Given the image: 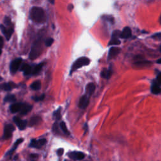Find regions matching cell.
I'll return each mask as SVG.
<instances>
[{
    "label": "cell",
    "instance_id": "obj_12",
    "mask_svg": "<svg viewBox=\"0 0 161 161\" xmlns=\"http://www.w3.org/2000/svg\"><path fill=\"white\" fill-rule=\"evenodd\" d=\"M131 36V30L129 27H125L122 32H121L120 38H129Z\"/></svg>",
    "mask_w": 161,
    "mask_h": 161
},
{
    "label": "cell",
    "instance_id": "obj_44",
    "mask_svg": "<svg viewBox=\"0 0 161 161\" xmlns=\"http://www.w3.org/2000/svg\"><path fill=\"white\" fill-rule=\"evenodd\" d=\"M160 21H161V18H160Z\"/></svg>",
    "mask_w": 161,
    "mask_h": 161
},
{
    "label": "cell",
    "instance_id": "obj_5",
    "mask_svg": "<svg viewBox=\"0 0 161 161\" xmlns=\"http://www.w3.org/2000/svg\"><path fill=\"white\" fill-rule=\"evenodd\" d=\"M21 62H22V60L21 58H17L12 62L10 64V71L12 74H15V72H17L20 67Z\"/></svg>",
    "mask_w": 161,
    "mask_h": 161
},
{
    "label": "cell",
    "instance_id": "obj_16",
    "mask_svg": "<svg viewBox=\"0 0 161 161\" xmlns=\"http://www.w3.org/2000/svg\"><path fill=\"white\" fill-rule=\"evenodd\" d=\"M94 90H95V85L93 83H89L86 86V93H87L88 96H91V94L93 93Z\"/></svg>",
    "mask_w": 161,
    "mask_h": 161
},
{
    "label": "cell",
    "instance_id": "obj_18",
    "mask_svg": "<svg viewBox=\"0 0 161 161\" xmlns=\"http://www.w3.org/2000/svg\"><path fill=\"white\" fill-rule=\"evenodd\" d=\"M111 74H112V71L110 69H103L101 73V75L103 77H104L105 79H109L110 77H111Z\"/></svg>",
    "mask_w": 161,
    "mask_h": 161
},
{
    "label": "cell",
    "instance_id": "obj_36",
    "mask_svg": "<svg viewBox=\"0 0 161 161\" xmlns=\"http://www.w3.org/2000/svg\"><path fill=\"white\" fill-rule=\"evenodd\" d=\"M3 38L2 37L0 36V49H1V48L3 47Z\"/></svg>",
    "mask_w": 161,
    "mask_h": 161
},
{
    "label": "cell",
    "instance_id": "obj_24",
    "mask_svg": "<svg viewBox=\"0 0 161 161\" xmlns=\"http://www.w3.org/2000/svg\"><path fill=\"white\" fill-rule=\"evenodd\" d=\"M4 102H8V103H13L14 102L16 101V97L13 94H10V95H8L4 97Z\"/></svg>",
    "mask_w": 161,
    "mask_h": 161
},
{
    "label": "cell",
    "instance_id": "obj_40",
    "mask_svg": "<svg viewBox=\"0 0 161 161\" xmlns=\"http://www.w3.org/2000/svg\"><path fill=\"white\" fill-rule=\"evenodd\" d=\"M157 64H161V58H160V59H158V60H157Z\"/></svg>",
    "mask_w": 161,
    "mask_h": 161
},
{
    "label": "cell",
    "instance_id": "obj_23",
    "mask_svg": "<svg viewBox=\"0 0 161 161\" xmlns=\"http://www.w3.org/2000/svg\"><path fill=\"white\" fill-rule=\"evenodd\" d=\"M23 141H24V140H23V139H18V140H17L16 141V142H15V144H14L13 147L12 148V149L10 151H9L7 153V155H10V154H13V152L15 151V150H16V148H17V147H18V145H19L20 144V143H21V142H23Z\"/></svg>",
    "mask_w": 161,
    "mask_h": 161
},
{
    "label": "cell",
    "instance_id": "obj_31",
    "mask_svg": "<svg viewBox=\"0 0 161 161\" xmlns=\"http://www.w3.org/2000/svg\"><path fill=\"white\" fill-rule=\"evenodd\" d=\"M45 97V94H42V95L40 96H35L33 97V99L35 101H42Z\"/></svg>",
    "mask_w": 161,
    "mask_h": 161
},
{
    "label": "cell",
    "instance_id": "obj_28",
    "mask_svg": "<svg viewBox=\"0 0 161 161\" xmlns=\"http://www.w3.org/2000/svg\"><path fill=\"white\" fill-rule=\"evenodd\" d=\"M53 116L54 118L57 119V120H59L61 118V114H60V108H59L57 110H56L54 113Z\"/></svg>",
    "mask_w": 161,
    "mask_h": 161
},
{
    "label": "cell",
    "instance_id": "obj_21",
    "mask_svg": "<svg viewBox=\"0 0 161 161\" xmlns=\"http://www.w3.org/2000/svg\"><path fill=\"white\" fill-rule=\"evenodd\" d=\"M13 83H4V84L1 85L0 88H1V89H3L4 91H10L12 90V88H13Z\"/></svg>",
    "mask_w": 161,
    "mask_h": 161
},
{
    "label": "cell",
    "instance_id": "obj_15",
    "mask_svg": "<svg viewBox=\"0 0 161 161\" xmlns=\"http://www.w3.org/2000/svg\"><path fill=\"white\" fill-rule=\"evenodd\" d=\"M151 91L154 94H158L161 92V88L157 83H153L151 87Z\"/></svg>",
    "mask_w": 161,
    "mask_h": 161
},
{
    "label": "cell",
    "instance_id": "obj_39",
    "mask_svg": "<svg viewBox=\"0 0 161 161\" xmlns=\"http://www.w3.org/2000/svg\"><path fill=\"white\" fill-rule=\"evenodd\" d=\"M47 1H49L52 4H54L55 3V0H47Z\"/></svg>",
    "mask_w": 161,
    "mask_h": 161
},
{
    "label": "cell",
    "instance_id": "obj_26",
    "mask_svg": "<svg viewBox=\"0 0 161 161\" xmlns=\"http://www.w3.org/2000/svg\"><path fill=\"white\" fill-rule=\"evenodd\" d=\"M60 127L61 128L62 130L63 131V132L65 133L66 134H69V131H68L66 123H65L64 122H62L61 123H60Z\"/></svg>",
    "mask_w": 161,
    "mask_h": 161
},
{
    "label": "cell",
    "instance_id": "obj_13",
    "mask_svg": "<svg viewBox=\"0 0 161 161\" xmlns=\"http://www.w3.org/2000/svg\"><path fill=\"white\" fill-rule=\"evenodd\" d=\"M23 103H13L10 106V111L12 113H17L18 111H20L21 110V108L22 107Z\"/></svg>",
    "mask_w": 161,
    "mask_h": 161
},
{
    "label": "cell",
    "instance_id": "obj_17",
    "mask_svg": "<svg viewBox=\"0 0 161 161\" xmlns=\"http://www.w3.org/2000/svg\"><path fill=\"white\" fill-rule=\"evenodd\" d=\"M21 71L24 72L25 75H29L32 72V69L29 65L28 64H24V66L21 67Z\"/></svg>",
    "mask_w": 161,
    "mask_h": 161
},
{
    "label": "cell",
    "instance_id": "obj_3",
    "mask_svg": "<svg viewBox=\"0 0 161 161\" xmlns=\"http://www.w3.org/2000/svg\"><path fill=\"white\" fill-rule=\"evenodd\" d=\"M90 63V60L86 57H82L79 58L78 59H77L74 62V63L72 65V67H71V74H72V72H74L75 71H76L77 69H79L81 67L83 66H88Z\"/></svg>",
    "mask_w": 161,
    "mask_h": 161
},
{
    "label": "cell",
    "instance_id": "obj_19",
    "mask_svg": "<svg viewBox=\"0 0 161 161\" xmlns=\"http://www.w3.org/2000/svg\"><path fill=\"white\" fill-rule=\"evenodd\" d=\"M40 121H41L40 117H37V116H36V117H33L30 119V122H29V125H30V126H34V125H37L38 123H39Z\"/></svg>",
    "mask_w": 161,
    "mask_h": 161
},
{
    "label": "cell",
    "instance_id": "obj_30",
    "mask_svg": "<svg viewBox=\"0 0 161 161\" xmlns=\"http://www.w3.org/2000/svg\"><path fill=\"white\" fill-rule=\"evenodd\" d=\"M121 35V32L119 30H115L112 33V38H118L120 37Z\"/></svg>",
    "mask_w": 161,
    "mask_h": 161
},
{
    "label": "cell",
    "instance_id": "obj_35",
    "mask_svg": "<svg viewBox=\"0 0 161 161\" xmlns=\"http://www.w3.org/2000/svg\"><path fill=\"white\" fill-rule=\"evenodd\" d=\"M157 83L159 85H161V72L158 74L157 77Z\"/></svg>",
    "mask_w": 161,
    "mask_h": 161
},
{
    "label": "cell",
    "instance_id": "obj_43",
    "mask_svg": "<svg viewBox=\"0 0 161 161\" xmlns=\"http://www.w3.org/2000/svg\"><path fill=\"white\" fill-rule=\"evenodd\" d=\"M160 52H161V47H160Z\"/></svg>",
    "mask_w": 161,
    "mask_h": 161
},
{
    "label": "cell",
    "instance_id": "obj_33",
    "mask_svg": "<svg viewBox=\"0 0 161 161\" xmlns=\"http://www.w3.org/2000/svg\"><path fill=\"white\" fill-rule=\"evenodd\" d=\"M64 148H59V149L57 151V155H58V156H62L63 154H64Z\"/></svg>",
    "mask_w": 161,
    "mask_h": 161
},
{
    "label": "cell",
    "instance_id": "obj_1",
    "mask_svg": "<svg viewBox=\"0 0 161 161\" xmlns=\"http://www.w3.org/2000/svg\"><path fill=\"white\" fill-rule=\"evenodd\" d=\"M30 17L33 21L38 24L44 23L46 20L45 13L42 8L34 7L32 8L30 12Z\"/></svg>",
    "mask_w": 161,
    "mask_h": 161
},
{
    "label": "cell",
    "instance_id": "obj_29",
    "mask_svg": "<svg viewBox=\"0 0 161 161\" xmlns=\"http://www.w3.org/2000/svg\"><path fill=\"white\" fill-rule=\"evenodd\" d=\"M54 42V39L52 38H48L47 40H45V44L47 47H50V46L52 45V44H53Z\"/></svg>",
    "mask_w": 161,
    "mask_h": 161
},
{
    "label": "cell",
    "instance_id": "obj_6",
    "mask_svg": "<svg viewBox=\"0 0 161 161\" xmlns=\"http://www.w3.org/2000/svg\"><path fill=\"white\" fill-rule=\"evenodd\" d=\"M14 130H15V126L12 124H8L6 125L4 128V139H10L12 137V134H13V131Z\"/></svg>",
    "mask_w": 161,
    "mask_h": 161
},
{
    "label": "cell",
    "instance_id": "obj_9",
    "mask_svg": "<svg viewBox=\"0 0 161 161\" xmlns=\"http://www.w3.org/2000/svg\"><path fill=\"white\" fill-rule=\"evenodd\" d=\"M121 52V49L117 47H113L110 49L108 52V59H112L117 57Z\"/></svg>",
    "mask_w": 161,
    "mask_h": 161
},
{
    "label": "cell",
    "instance_id": "obj_20",
    "mask_svg": "<svg viewBox=\"0 0 161 161\" xmlns=\"http://www.w3.org/2000/svg\"><path fill=\"white\" fill-rule=\"evenodd\" d=\"M43 66H44V63L43 62L37 65V66H35V67L33 68V70H32V73L33 74V75H37V74H38L40 71H41L42 69V67H43Z\"/></svg>",
    "mask_w": 161,
    "mask_h": 161
},
{
    "label": "cell",
    "instance_id": "obj_41",
    "mask_svg": "<svg viewBox=\"0 0 161 161\" xmlns=\"http://www.w3.org/2000/svg\"><path fill=\"white\" fill-rule=\"evenodd\" d=\"M1 54H2V50H1V49H0V55H1Z\"/></svg>",
    "mask_w": 161,
    "mask_h": 161
},
{
    "label": "cell",
    "instance_id": "obj_11",
    "mask_svg": "<svg viewBox=\"0 0 161 161\" xmlns=\"http://www.w3.org/2000/svg\"><path fill=\"white\" fill-rule=\"evenodd\" d=\"M89 104V97L87 95H84L80 97L79 102V106L82 109H85Z\"/></svg>",
    "mask_w": 161,
    "mask_h": 161
},
{
    "label": "cell",
    "instance_id": "obj_32",
    "mask_svg": "<svg viewBox=\"0 0 161 161\" xmlns=\"http://www.w3.org/2000/svg\"><path fill=\"white\" fill-rule=\"evenodd\" d=\"M147 64H150V62L148 61H139L135 63L136 65H139V66H142V65H147Z\"/></svg>",
    "mask_w": 161,
    "mask_h": 161
},
{
    "label": "cell",
    "instance_id": "obj_25",
    "mask_svg": "<svg viewBox=\"0 0 161 161\" xmlns=\"http://www.w3.org/2000/svg\"><path fill=\"white\" fill-rule=\"evenodd\" d=\"M121 44L120 40L118 38H112L111 37V39L110 42L108 44V45H120Z\"/></svg>",
    "mask_w": 161,
    "mask_h": 161
},
{
    "label": "cell",
    "instance_id": "obj_14",
    "mask_svg": "<svg viewBox=\"0 0 161 161\" xmlns=\"http://www.w3.org/2000/svg\"><path fill=\"white\" fill-rule=\"evenodd\" d=\"M32 109V106H31L30 105L27 104H23L22 107L21 108V110H20V114L25 115V114H27L28 113L30 112Z\"/></svg>",
    "mask_w": 161,
    "mask_h": 161
},
{
    "label": "cell",
    "instance_id": "obj_4",
    "mask_svg": "<svg viewBox=\"0 0 161 161\" xmlns=\"http://www.w3.org/2000/svg\"><path fill=\"white\" fill-rule=\"evenodd\" d=\"M0 28H1V32L3 33V35L5 36L7 40L10 39L11 37H12V34L13 33V28L12 27H7L6 26L3 25H0Z\"/></svg>",
    "mask_w": 161,
    "mask_h": 161
},
{
    "label": "cell",
    "instance_id": "obj_7",
    "mask_svg": "<svg viewBox=\"0 0 161 161\" xmlns=\"http://www.w3.org/2000/svg\"><path fill=\"white\" fill-rule=\"evenodd\" d=\"M47 142V140L45 139H41L38 140H32L30 143V147L33 148H40L42 146L44 145Z\"/></svg>",
    "mask_w": 161,
    "mask_h": 161
},
{
    "label": "cell",
    "instance_id": "obj_8",
    "mask_svg": "<svg viewBox=\"0 0 161 161\" xmlns=\"http://www.w3.org/2000/svg\"><path fill=\"white\" fill-rule=\"evenodd\" d=\"M69 157L74 160H82L84 158L85 155L84 153L81 152H72L69 153Z\"/></svg>",
    "mask_w": 161,
    "mask_h": 161
},
{
    "label": "cell",
    "instance_id": "obj_10",
    "mask_svg": "<svg viewBox=\"0 0 161 161\" xmlns=\"http://www.w3.org/2000/svg\"><path fill=\"white\" fill-rule=\"evenodd\" d=\"M14 122L16 123V125L18 126L20 130H23L26 128L27 125V122L26 120H22L18 117H14L13 118Z\"/></svg>",
    "mask_w": 161,
    "mask_h": 161
},
{
    "label": "cell",
    "instance_id": "obj_38",
    "mask_svg": "<svg viewBox=\"0 0 161 161\" xmlns=\"http://www.w3.org/2000/svg\"><path fill=\"white\" fill-rule=\"evenodd\" d=\"M74 8V6L72 5V4H71L70 5H69V7H68V9H69V10L70 11H71L72 10V8Z\"/></svg>",
    "mask_w": 161,
    "mask_h": 161
},
{
    "label": "cell",
    "instance_id": "obj_27",
    "mask_svg": "<svg viewBox=\"0 0 161 161\" xmlns=\"http://www.w3.org/2000/svg\"><path fill=\"white\" fill-rule=\"evenodd\" d=\"M4 23L6 25V27H12V21L10 17L8 16H5L4 19Z\"/></svg>",
    "mask_w": 161,
    "mask_h": 161
},
{
    "label": "cell",
    "instance_id": "obj_34",
    "mask_svg": "<svg viewBox=\"0 0 161 161\" xmlns=\"http://www.w3.org/2000/svg\"><path fill=\"white\" fill-rule=\"evenodd\" d=\"M52 130L55 132H58V125H57V123H55V124L53 125V127H52Z\"/></svg>",
    "mask_w": 161,
    "mask_h": 161
},
{
    "label": "cell",
    "instance_id": "obj_2",
    "mask_svg": "<svg viewBox=\"0 0 161 161\" xmlns=\"http://www.w3.org/2000/svg\"><path fill=\"white\" fill-rule=\"evenodd\" d=\"M43 50V41L42 38H38L32 45L29 57L31 60L36 59L41 54Z\"/></svg>",
    "mask_w": 161,
    "mask_h": 161
},
{
    "label": "cell",
    "instance_id": "obj_42",
    "mask_svg": "<svg viewBox=\"0 0 161 161\" xmlns=\"http://www.w3.org/2000/svg\"><path fill=\"white\" fill-rule=\"evenodd\" d=\"M2 79H3V78L1 76H0V81H1V80H2Z\"/></svg>",
    "mask_w": 161,
    "mask_h": 161
},
{
    "label": "cell",
    "instance_id": "obj_37",
    "mask_svg": "<svg viewBox=\"0 0 161 161\" xmlns=\"http://www.w3.org/2000/svg\"><path fill=\"white\" fill-rule=\"evenodd\" d=\"M38 157V156H37V154H31L30 155V157H31V159H36V158Z\"/></svg>",
    "mask_w": 161,
    "mask_h": 161
},
{
    "label": "cell",
    "instance_id": "obj_22",
    "mask_svg": "<svg viewBox=\"0 0 161 161\" xmlns=\"http://www.w3.org/2000/svg\"><path fill=\"white\" fill-rule=\"evenodd\" d=\"M30 87L34 91L39 90L40 88H41V83H40V80H36L31 84Z\"/></svg>",
    "mask_w": 161,
    "mask_h": 161
}]
</instances>
